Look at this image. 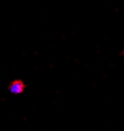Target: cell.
Returning a JSON list of instances; mask_svg holds the SVG:
<instances>
[{
	"label": "cell",
	"instance_id": "6da1fadb",
	"mask_svg": "<svg viewBox=\"0 0 124 131\" xmlns=\"http://www.w3.org/2000/svg\"><path fill=\"white\" fill-rule=\"evenodd\" d=\"M9 91L12 94H20L23 91V83L22 82L16 81V82H12L9 86Z\"/></svg>",
	"mask_w": 124,
	"mask_h": 131
}]
</instances>
